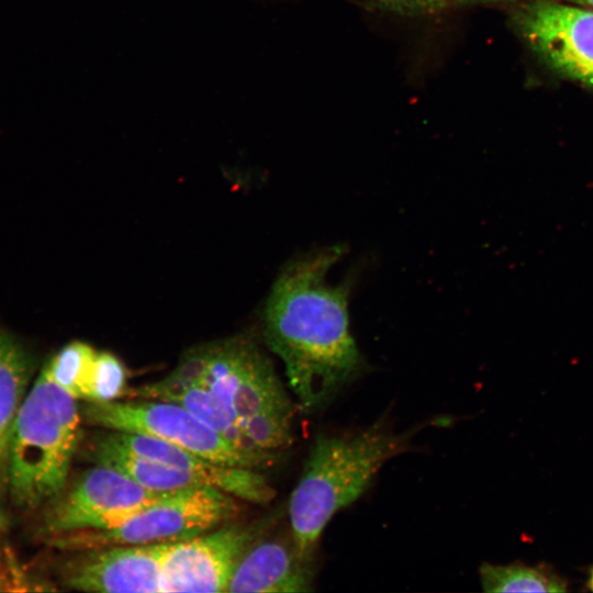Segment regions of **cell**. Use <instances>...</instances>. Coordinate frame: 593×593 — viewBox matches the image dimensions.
<instances>
[{"instance_id": "cell-5", "label": "cell", "mask_w": 593, "mask_h": 593, "mask_svg": "<svg viewBox=\"0 0 593 593\" xmlns=\"http://www.w3.org/2000/svg\"><path fill=\"white\" fill-rule=\"evenodd\" d=\"M235 496L212 486L174 491L121 524L56 535V544L76 550L120 545L166 544L209 532L236 516Z\"/></svg>"}, {"instance_id": "cell-11", "label": "cell", "mask_w": 593, "mask_h": 593, "mask_svg": "<svg viewBox=\"0 0 593 593\" xmlns=\"http://www.w3.org/2000/svg\"><path fill=\"white\" fill-rule=\"evenodd\" d=\"M96 438L139 458L200 474L213 488L251 503L267 504L275 497V490L258 470L214 462L145 434L104 429Z\"/></svg>"}, {"instance_id": "cell-19", "label": "cell", "mask_w": 593, "mask_h": 593, "mask_svg": "<svg viewBox=\"0 0 593 593\" xmlns=\"http://www.w3.org/2000/svg\"><path fill=\"white\" fill-rule=\"evenodd\" d=\"M559 1L593 9V0H559Z\"/></svg>"}, {"instance_id": "cell-7", "label": "cell", "mask_w": 593, "mask_h": 593, "mask_svg": "<svg viewBox=\"0 0 593 593\" xmlns=\"http://www.w3.org/2000/svg\"><path fill=\"white\" fill-rule=\"evenodd\" d=\"M272 524H225L195 537L167 542L161 556V593L227 591L233 572L247 549Z\"/></svg>"}, {"instance_id": "cell-15", "label": "cell", "mask_w": 593, "mask_h": 593, "mask_svg": "<svg viewBox=\"0 0 593 593\" xmlns=\"http://www.w3.org/2000/svg\"><path fill=\"white\" fill-rule=\"evenodd\" d=\"M480 582L484 592H566L567 582L548 566L524 563L492 564L479 568Z\"/></svg>"}, {"instance_id": "cell-21", "label": "cell", "mask_w": 593, "mask_h": 593, "mask_svg": "<svg viewBox=\"0 0 593 593\" xmlns=\"http://www.w3.org/2000/svg\"><path fill=\"white\" fill-rule=\"evenodd\" d=\"M588 588L593 591V568L590 571L589 579H588Z\"/></svg>"}, {"instance_id": "cell-14", "label": "cell", "mask_w": 593, "mask_h": 593, "mask_svg": "<svg viewBox=\"0 0 593 593\" xmlns=\"http://www.w3.org/2000/svg\"><path fill=\"white\" fill-rule=\"evenodd\" d=\"M34 368L30 351L13 335L0 328V480L4 483L12 428L30 390Z\"/></svg>"}, {"instance_id": "cell-16", "label": "cell", "mask_w": 593, "mask_h": 593, "mask_svg": "<svg viewBox=\"0 0 593 593\" xmlns=\"http://www.w3.org/2000/svg\"><path fill=\"white\" fill-rule=\"evenodd\" d=\"M96 355L90 345L74 340L60 348L42 371L76 400L87 401Z\"/></svg>"}, {"instance_id": "cell-13", "label": "cell", "mask_w": 593, "mask_h": 593, "mask_svg": "<svg viewBox=\"0 0 593 593\" xmlns=\"http://www.w3.org/2000/svg\"><path fill=\"white\" fill-rule=\"evenodd\" d=\"M133 398L161 400L181 405L236 448L278 460L277 454L257 449L235 417L223 409L209 391L197 383L177 379L169 373L157 382L134 390Z\"/></svg>"}, {"instance_id": "cell-9", "label": "cell", "mask_w": 593, "mask_h": 593, "mask_svg": "<svg viewBox=\"0 0 593 593\" xmlns=\"http://www.w3.org/2000/svg\"><path fill=\"white\" fill-rule=\"evenodd\" d=\"M170 492L148 490L124 473L96 463L54 500L46 527L55 535L111 528Z\"/></svg>"}, {"instance_id": "cell-3", "label": "cell", "mask_w": 593, "mask_h": 593, "mask_svg": "<svg viewBox=\"0 0 593 593\" xmlns=\"http://www.w3.org/2000/svg\"><path fill=\"white\" fill-rule=\"evenodd\" d=\"M170 374L209 391L257 449L279 455L292 445L294 404L251 340L230 338L192 348Z\"/></svg>"}, {"instance_id": "cell-17", "label": "cell", "mask_w": 593, "mask_h": 593, "mask_svg": "<svg viewBox=\"0 0 593 593\" xmlns=\"http://www.w3.org/2000/svg\"><path fill=\"white\" fill-rule=\"evenodd\" d=\"M127 371L124 363L112 353H97L88 390L87 401L111 402L126 393Z\"/></svg>"}, {"instance_id": "cell-18", "label": "cell", "mask_w": 593, "mask_h": 593, "mask_svg": "<svg viewBox=\"0 0 593 593\" xmlns=\"http://www.w3.org/2000/svg\"><path fill=\"white\" fill-rule=\"evenodd\" d=\"M457 0H373L381 10L401 15H425L441 11Z\"/></svg>"}, {"instance_id": "cell-2", "label": "cell", "mask_w": 593, "mask_h": 593, "mask_svg": "<svg viewBox=\"0 0 593 593\" xmlns=\"http://www.w3.org/2000/svg\"><path fill=\"white\" fill-rule=\"evenodd\" d=\"M423 427L395 432L381 418L354 434L316 436L288 503L290 532L302 555L313 557L334 515L355 502Z\"/></svg>"}, {"instance_id": "cell-4", "label": "cell", "mask_w": 593, "mask_h": 593, "mask_svg": "<svg viewBox=\"0 0 593 593\" xmlns=\"http://www.w3.org/2000/svg\"><path fill=\"white\" fill-rule=\"evenodd\" d=\"M76 401L43 371L30 388L8 450L5 484L18 506L35 508L65 490L81 418Z\"/></svg>"}, {"instance_id": "cell-6", "label": "cell", "mask_w": 593, "mask_h": 593, "mask_svg": "<svg viewBox=\"0 0 593 593\" xmlns=\"http://www.w3.org/2000/svg\"><path fill=\"white\" fill-rule=\"evenodd\" d=\"M80 414L89 425L157 437L232 467L260 471L277 462L236 448L184 407L172 402L138 398L111 402L87 401Z\"/></svg>"}, {"instance_id": "cell-10", "label": "cell", "mask_w": 593, "mask_h": 593, "mask_svg": "<svg viewBox=\"0 0 593 593\" xmlns=\"http://www.w3.org/2000/svg\"><path fill=\"white\" fill-rule=\"evenodd\" d=\"M166 544L79 550L65 566V584L85 592L161 593L160 563Z\"/></svg>"}, {"instance_id": "cell-20", "label": "cell", "mask_w": 593, "mask_h": 593, "mask_svg": "<svg viewBox=\"0 0 593 593\" xmlns=\"http://www.w3.org/2000/svg\"><path fill=\"white\" fill-rule=\"evenodd\" d=\"M501 1H512V0H457L456 3L473 4V3L501 2Z\"/></svg>"}, {"instance_id": "cell-8", "label": "cell", "mask_w": 593, "mask_h": 593, "mask_svg": "<svg viewBox=\"0 0 593 593\" xmlns=\"http://www.w3.org/2000/svg\"><path fill=\"white\" fill-rule=\"evenodd\" d=\"M513 22L550 68L593 88V9L534 0L515 11Z\"/></svg>"}, {"instance_id": "cell-1", "label": "cell", "mask_w": 593, "mask_h": 593, "mask_svg": "<svg viewBox=\"0 0 593 593\" xmlns=\"http://www.w3.org/2000/svg\"><path fill=\"white\" fill-rule=\"evenodd\" d=\"M343 253L332 246L290 264L265 309V339L284 365L298 406L310 414L326 409L363 368L349 332L350 283L331 286L325 280Z\"/></svg>"}, {"instance_id": "cell-12", "label": "cell", "mask_w": 593, "mask_h": 593, "mask_svg": "<svg viewBox=\"0 0 593 593\" xmlns=\"http://www.w3.org/2000/svg\"><path fill=\"white\" fill-rule=\"evenodd\" d=\"M266 535V534H265ZM258 538L244 553L226 593H296L312 590V558L302 555L292 535Z\"/></svg>"}, {"instance_id": "cell-22", "label": "cell", "mask_w": 593, "mask_h": 593, "mask_svg": "<svg viewBox=\"0 0 593 593\" xmlns=\"http://www.w3.org/2000/svg\"><path fill=\"white\" fill-rule=\"evenodd\" d=\"M7 524V519L3 515V513L0 511V529L3 528Z\"/></svg>"}]
</instances>
